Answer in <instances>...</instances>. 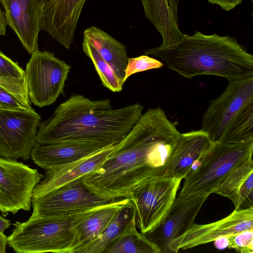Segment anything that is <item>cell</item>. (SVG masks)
<instances>
[{
  "label": "cell",
  "instance_id": "obj_1",
  "mask_svg": "<svg viewBox=\"0 0 253 253\" xmlns=\"http://www.w3.org/2000/svg\"><path fill=\"white\" fill-rule=\"evenodd\" d=\"M180 133L160 107L148 109L84 184L108 200L129 197L144 180L163 175Z\"/></svg>",
  "mask_w": 253,
  "mask_h": 253
},
{
  "label": "cell",
  "instance_id": "obj_2",
  "mask_svg": "<svg viewBox=\"0 0 253 253\" xmlns=\"http://www.w3.org/2000/svg\"><path fill=\"white\" fill-rule=\"evenodd\" d=\"M139 103L113 109L109 99L92 100L74 94L41 123L36 143L96 141L104 147L119 143L142 115Z\"/></svg>",
  "mask_w": 253,
  "mask_h": 253
},
{
  "label": "cell",
  "instance_id": "obj_3",
  "mask_svg": "<svg viewBox=\"0 0 253 253\" xmlns=\"http://www.w3.org/2000/svg\"><path fill=\"white\" fill-rule=\"evenodd\" d=\"M144 52L161 58L169 68L188 79L209 75L230 82L253 76V56L229 36L196 31L192 36L184 35L174 45Z\"/></svg>",
  "mask_w": 253,
  "mask_h": 253
},
{
  "label": "cell",
  "instance_id": "obj_4",
  "mask_svg": "<svg viewBox=\"0 0 253 253\" xmlns=\"http://www.w3.org/2000/svg\"><path fill=\"white\" fill-rule=\"evenodd\" d=\"M94 210L64 216H30L25 222L16 221L8 244L17 253H75L78 241L73 226Z\"/></svg>",
  "mask_w": 253,
  "mask_h": 253
},
{
  "label": "cell",
  "instance_id": "obj_5",
  "mask_svg": "<svg viewBox=\"0 0 253 253\" xmlns=\"http://www.w3.org/2000/svg\"><path fill=\"white\" fill-rule=\"evenodd\" d=\"M253 140L237 143L212 142L184 178L178 197L214 193L229 174L253 156Z\"/></svg>",
  "mask_w": 253,
  "mask_h": 253
},
{
  "label": "cell",
  "instance_id": "obj_6",
  "mask_svg": "<svg viewBox=\"0 0 253 253\" xmlns=\"http://www.w3.org/2000/svg\"><path fill=\"white\" fill-rule=\"evenodd\" d=\"M181 181L164 176L150 177L130 191L136 225L141 233L151 232L164 220L176 198Z\"/></svg>",
  "mask_w": 253,
  "mask_h": 253
},
{
  "label": "cell",
  "instance_id": "obj_7",
  "mask_svg": "<svg viewBox=\"0 0 253 253\" xmlns=\"http://www.w3.org/2000/svg\"><path fill=\"white\" fill-rule=\"evenodd\" d=\"M31 55L25 70L30 100L40 107L50 105L63 93L71 66L50 51Z\"/></svg>",
  "mask_w": 253,
  "mask_h": 253
},
{
  "label": "cell",
  "instance_id": "obj_8",
  "mask_svg": "<svg viewBox=\"0 0 253 253\" xmlns=\"http://www.w3.org/2000/svg\"><path fill=\"white\" fill-rule=\"evenodd\" d=\"M41 123V116L32 107L0 110V156L29 159Z\"/></svg>",
  "mask_w": 253,
  "mask_h": 253
},
{
  "label": "cell",
  "instance_id": "obj_9",
  "mask_svg": "<svg viewBox=\"0 0 253 253\" xmlns=\"http://www.w3.org/2000/svg\"><path fill=\"white\" fill-rule=\"evenodd\" d=\"M43 175L15 159L0 156V211L2 216L29 211L36 185Z\"/></svg>",
  "mask_w": 253,
  "mask_h": 253
},
{
  "label": "cell",
  "instance_id": "obj_10",
  "mask_svg": "<svg viewBox=\"0 0 253 253\" xmlns=\"http://www.w3.org/2000/svg\"><path fill=\"white\" fill-rule=\"evenodd\" d=\"M114 201L92 192L81 179L51 191L32 201L33 211L31 217L75 214L98 209Z\"/></svg>",
  "mask_w": 253,
  "mask_h": 253
},
{
  "label": "cell",
  "instance_id": "obj_11",
  "mask_svg": "<svg viewBox=\"0 0 253 253\" xmlns=\"http://www.w3.org/2000/svg\"><path fill=\"white\" fill-rule=\"evenodd\" d=\"M253 100V76L229 82L223 93L210 102L203 114L201 129L215 141L232 118Z\"/></svg>",
  "mask_w": 253,
  "mask_h": 253
},
{
  "label": "cell",
  "instance_id": "obj_12",
  "mask_svg": "<svg viewBox=\"0 0 253 253\" xmlns=\"http://www.w3.org/2000/svg\"><path fill=\"white\" fill-rule=\"evenodd\" d=\"M253 229V208L234 210L226 217L205 224L194 223L184 234L173 240L169 245L170 253H176L207 244L218 238L228 236Z\"/></svg>",
  "mask_w": 253,
  "mask_h": 253
},
{
  "label": "cell",
  "instance_id": "obj_13",
  "mask_svg": "<svg viewBox=\"0 0 253 253\" xmlns=\"http://www.w3.org/2000/svg\"><path fill=\"white\" fill-rule=\"evenodd\" d=\"M209 196L197 195L187 198L176 197L164 220L146 236L159 248L161 253H170V243L191 227Z\"/></svg>",
  "mask_w": 253,
  "mask_h": 253
},
{
  "label": "cell",
  "instance_id": "obj_14",
  "mask_svg": "<svg viewBox=\"0 0 253 253\" xmlns=\"http://www.w3.org/2000/svg\"><path fill=\"white\" fill-rule=\"evenodd\" d=\"M46 0H0L6 25L16 33L25 49L32 54L38 50V37Z\"/></svg>",
  "mask_w": 253,
  "mask_h": 253
},
{
  "label": "cell",
  "instance_id": "obj_15",
  "mask_svg": "<svg viewBox=\"0 0 253 253\" xmlns=\"http://www.w3.org/2000/svg\"><path fill=\"white\" fill-rule=\"evenodd\" d=\"M117 144L103 147L75 162L46 170L43 178L33 190L32 202L51 191L83 179L97 170L115 150Z\"/></svg>",
  "mask_w": 253,
  "mask_h": 253
},
{
  "label": "cell",
  "instance_id": "obj_16",
  "mask_svg": "<svg viewBox=\"0 0 253 253\" xmlns=\"http://www.w3.org/2000/svg\"><path fill=\"white\" fill-rule=\"evenodd\" d=\"M86 0H46L41 30L65 48L70 49Z\"/></svg>",
  "mask_w": 253,
  "mask_h": 253
},
{
  "label": "cell",
  "instance_id": "obj_17",
  "mask_svg": "<svg viewBox=\"0 0 253 253\" xmlns=\"http://www.w3.org/2000/svg\"><path fill=\"white\" fill-rule=\"evenodd\" d=\"M212 142L208 134L201 129L180 133L162 176L184 179Z\"/></svg>",
  "mask_w": 253,
  "mask_h": 253
},
{
  "label": "cell",
  "instance_id": "obj_18",
  "mask_svg": "<svg viewBox=\"0 0 253 253\" xmlns=\"http://www.w3.org/2000/svg\"><path fill=\"white\" fill-rule=\"evenodd\" d=\"M103 147L104 146L101 143L90 140L62 141L47 144L36 143L31 157L35 164L47 170L77 161Z\"/></svg>",
  "mask_w": 253,
  "mask_h": 253
},
{
  "label": "cell",
  "instance_id": "obj_19",
  "mask_svg": "<svg viewBox=\"0 0 253 253\" xmlns=\"http://www.w3.org/2000/svg\"><path fill=\"white\" fill-rule=\"evenodd\" d=\"M145 16L163 37L160 46L175 44L184 35L179 30L177 18L179 0H140Z\"/></svg>",
  "mask_w": 253,
  "mask_h": 253
},
{
  "label": "cell",
  "instance_id": "obj_20",
  "mask_svg": "<svg viewBox=\"0 0 253 253\" xmlns=\"http://www.w3.org/2000/svg\"><path fill=\"white\" fill-rule=\"evenodd\" d=\"M252 156L234 169L214 192L230 199L234 210L253 208Z\"/></svg>",
  "mask_w": 253,
  "mask_h": 253
},
{
  "label": "cell",
  "instance_id": "obj_21",
  "mask_svg": "<svg viewBox=\"0 0 253 253\" xmlns=\"http://www.w3.org/2000/svg\"><path fill=\"white\" fill-rule=\"evenodd\" d=\"M132 202L129 197L117 199L96 209L78 220L73 226L78 241L75 253L95 240L102 233L116 213Z\"/></svg>",
  "mask_w": 253,
  "mask_h": 253
},
{
  "label": "cell",
  "instance_id": "obj_22",
  "mask_svg": "<svg viewBox=\"0 0 253 253\" xmlns=\"http://www.w3.org/2000/svg\"><path fill=\"white\" fill-rule=\"evenodd\" d=\"M84 37L97 50L124 83L128 57L126 47L110 35L91 26L84 32Z\"/></svg>",
  "mask_w": 253,
  "mask_h": 253
},
{
  "label": "cell",
  "instance_id": "obj_23",
  "mask_svg": "<svg viewBox=\"0 0 253 253\" xmlns=\"http://www.w3.org/2000/svg\"><path fill=\"white\" fill-rule=\"evenodd\" d=\"M103 253H161V250L145 234L136 229L134 210L124 231L106 247Z\"/></svg>",
  "mask_w": 253,
  "mask_h": 253
},
{
  "label": "cell",
  "instance_id": "obj_24",
  "mask_svg": "<svg viewBox=\"0 0 253 253\" xmlns=\"http://www.w3.org/2000/svg\"><path fill=\"white\" fill-rule=\"evenodd\" d=\"M253 140V100L244 105L232 118L217 141L237 143Z\"/></svg>",
  "mask_w": 253,
  "mask_h": 253
},
{
  "label": "cell",
  "instance_id": "obj_25",
  "mask_svg": "<svg viewBox=\"0 0 253 253\" xmlns=\"http://www.w3.org/2000/svg\"><path fill=\"white\" fill-rule=\"evenodd\" d=\"M134 210L132 203L120 209L100 235L79 253H103L106 247L124 231Z\"/></svg>",
  "mask_w": 253,
  "mask_h": 253
},
{
  "label": "cell",
  "instance_id": "obj_26",
  "mask_svg": "<svg viewBox=\"0 0 253 253\" xmlns=\"http://www.w3.org/2000/svg\"><path fill=\"white\" fill-rule=\"evenodd\" d=\"M82 48L85 54L91 60L93 63L102 84L113 92L121 91L124 83L97 50L84 37L82 43Z\"/></svg>",
  "mask_w": 253,
  "mask_h": 253
},
{
  "label": "cell",
  "instance_id": "obj_27",
  "mask_svg": "<svg viewBox=\"0 0 253 253\" xmlns=\"http://www.w3.org/2000/svg\"><path fill=\"white\" fill-rule=\"evenodd\" d=\"M0 87L14 96L26 108H31L26 79L0 76Z\"/></svg>",
  "mask_w": 253,
  "mask_h": 253
},
{
  "label": "cell",
  "instance_id": "obj_28",
  "mask_svg": "<svg viewBox=\"0 0 253 253\" xmlns=\"http://www.w3.org/2000/svg\"><path fill=\"white\" fill-rule=\"evenodd\" d=\"M163 63L147 55H141L133 58H128L125 70L124 82L131 75L141 72L160 68Z\"/></svg>",
  "mask_w": 253,
  "mask_h": 253
},
{
  "label": "cell",
  "instance_id": "obj_29",
  "mask_svg": "<svg viewBox=\"0 0 253 253\" xmlns=\"http://www.w3.org/2000/svg\"><path fill=\"white\" fill-rule=\"evenodd\" d=\"M227 237L228 248L241 253L253 252V229L244 230Z\"/></svg>",
  "mask_w": 253,
  "mask_h": 253
},
{
  "label": "cell",
  "instance_id": "obj_30",
  "mask_svg": "<svg viewBox=\"0 0 253 253\" xmlns=\"http://www.w3.org/2000/svg\"><path fill=\"white\" fill-rule=\"evenodd\" d=\"M0 76L25 79V71L0 50Z\"/></svg>",
  "mask_w": 253,
  "mask_h": 253
},
{
  "label": "cell",
  "instance_id": "obj_31",
  "mask_svg": "<svg viewBox=\"0 0 253 253\" xmlns=\"http://www.w3.org/2000/svg\"><path fill=\"white\" fill-rule=\"evenodd\" d=\"M26 108L14 96L0 87V110H14Z\"/></svg>",
  "mask_w": 253,
  "mask_h": 253
},
{
  "label": "cell",
  "instance_id": "obj_32",
  "mask_svg": "<svg viewBox=\"0 0 253 253\" xmlns=\"http://www.w3.org/2000/svg\"><path fill=\"white\" fill-rule=\"evenodd\" d=\"M211 4L220 6L223 10L229 11L234 8L237 5L242 2V0H207Z\"/></svg>",
  "mask_w": 253,
  "mask_h": 253
},
{
  "label": "cell",
  "instance_id": "obj_33",
  "mask_svg": "<svg viewBox=\"0 0 253 253\" xmlns=\"http://www.w3.org/2000/svg\"><path fill=\"white\" fill-rule=\"evenodd\" d=\"M214 241L215 247L219 250H222L228 246V240L227 236H222L218 238Z\"/></svg>",
  "mask_w": 253,
  "mask_h": 253
},
{
  "label": "cell",
  "instance_id": "obj_34",
  "mask_svg": "<svg viewBox=\"0 0 253 253\" xmlns=\"http://www.w3.org/2000/svg\"><path fill=\"white\" fill-rule=\"evenodd\" d=\"M6 26L4 14L0 6V36L5 35Z\"/></svg>",
  "mask_w": 253,
  "mask_h": 253
},
{
  "label": "cell",
  "instance_id": "obj_35",
  "mask_svg": "<svg viewBox=\"0 0 253 253\" xmlns=\"http://www.w3.org/2000/svg\"><path fill=\"white\" fill-rule=\"evenodd\" d=\"M8 237L3 233L0 232V253H4L7 244Z\"/></svg>",
  "mask_w": 253,
  "mask_h": 253
}]
</instances>
